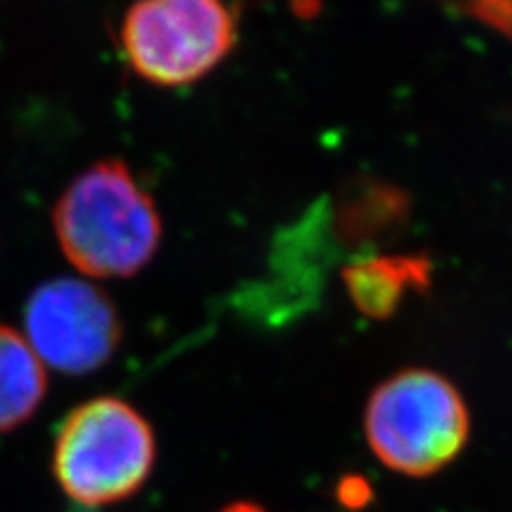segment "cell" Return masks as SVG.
<instances>
[{
	"label": "cell",
	"instance_id": "1",
	"mask_svg": "<svg viewBox=\"0 0 512 512\" xmlns=\"http://www.w3.org/2000/svg\"><path fill=\"white\" fill-rule=\"evenodd\" d=\"M54 231L69 263L92 278L135 276L163 235L152 197L120 160L77 175L54 207Z\"/></svg>",
	"mask_w": 512,
	"mask_h": 512
},
{
	"label": "cell",
	"instance_id": "2",
	"mask_svg": "<svg viewBox=\"0 0 512 512\" xmlns=\"http://www.w3.org/2000/svg\"><path fill=\"white\" fill-rule=\"evenodd\" d=\"M154 459V434L141 412L118 397H96L75 408L60 427L54 474L71 500L105 506L135 495Z\"/></svg>",
	"mask_w": 512,
	"mask_h": 512
},
{
	"label": "cell",
	"instance_id": "3",
	"mask_svg": "<svg viewBox=\"0 0 512 512\" xmlns=\"http://www.w3.org/2000/svg\"><path fill=\"white\" fill-rule=\"evenodd\" d=\"M365 434L384 466L425 476L457 457L468 438V412L446 380L412 370L387 380L372 395Z\"/></svg>",
	"mask_w": 512,
	"mask_h": 512
},
{
	"label": "cell",
	"instance_id": "4",
	"mask_svg": "<svg viewBox=\"0 0 512 512\" xmlns=\"http://www.w3.org/2000/svg\"><path fill=\"white\" fill-rule=\"evenodd\" d=\"M237 41V15L214 0H148L124 15L122 47L137 75L188 86L216 69Z\"/></svg>",
	"mask_w": 512,
	"mask_h": 512
},
{
	"label": "cell",
	"instance_id": "5",
	"mask_svg": "<svg viewBox=\"0 0 512 512\" xmlns=\"http://www.w3.org/2000/svg\"><path fill=\"white\" fill-rule=\"evenodd\" d=\"M120 316L90 282L56 278L35 288L24 310V338L43 365L62 374L99 370L120 344Z\"/></svg>",
	"mask_w": 512,
	"mask_h": 512
},
{
	"label": "cell",
	"instance_id": "6",
	"mask_svg": "<svg viewBox=\"0 0 512 512\" xmlns=\"http://www.w3.org/2000/svg\"><path fill=\"white\" fill-rule=\"evenodd\" d=\"M47 389L45 365L24 333L0 325V434L28 421Z\"/></svg>",
	"mask_w": 512,
	"mask_h": 512
},
{
	"label": "cell",
	"instance_id": "7",
	"mask_svg": "<svg viewBox=\"0 0 512 512\" xmlns=\"http://www.w3.org/2000/svg\"><path fill=\"white\" fill-rule=\"evenodd\" d=\"M220 512H265V510L261 506L250 504V502H237V504H231V506H227V508L220 510Z\"/></svg>",
	"mask_w": 512,
	"mask_h": 512
}]
</instances>
